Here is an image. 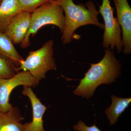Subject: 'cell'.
Here are the masks:
<instances>
[{
    "label": "cell",
    "mask_w": 131,
    "mask_h": 131,
    "mask_svg": "<svg viewBox=\"0 0 131 131\" xmlns=\"http://www.w3.org/2000/svg\"><path fill=\"white\" fill-rule=\"evenodd\" d=\"M121 64L116 59L114 52L110 49L99 62L91 64V66L80 80V84L73 91L75 95L89 99L93 96L96 88L102 84H110L120 75Z\"/></svg>",
    "instance_id": "6da1fadb"
},
{
    "label": "cell",
    "mask_w": 131,
    "mask_h": 131,
    "mask_svg": "<svg viewBox=\"0 0 131 131\" xmlns=\"http://www.w3.org/2000/svg\"><path fill=\"white\" fill-rule=\"evenodd\" d=\"M116 11L117 21L122 29V43L124 53L131 52V8L127 0H113Z\"/></svg>",
    "instance_id": "52a82bcc"
},
{
    "label": "cell",
    "mask_w": 131,
    "mask_h": 131,
    "mask_svg": "<svg viewBox=\"0 0 131 131\" xmlns=\"http://www.w3.org/2000/svg\"><path fill=\"white\" fill-rule=\"evenodd\" d=\"M21 12L32 13L38 8L49 2L55 0H18Z\"/></svg>",
    "instance_id": "9a60e30c"
},
{
    "label": "cell",
    "mask_w": 131,
    "mask_h": 131,
    "mask_svg": "<svg viewBox=\"0 0 131 131\" xmlns=\"http://www.w3.org/2000/svg\"><path fill=\"white\" fill-rule=\"evenodd\" d=\"M39 81L28 71H19L13 77L0 79V112H6L13 106L9 96L15 88L20 85L35 88Z\"/></svg>",
    "instance_id": "8992f818"
},
{
    "label": "cell",
    "mask_w": 131,
    "mask_h": 131,
    "mask_svg": "<svg viewBox=\"0 0 131 131\" xmlns=\"http://www.w3.org/2000/svg\"><path fill=\"white\" fill-rule=\"evenodd\" d=\"M63 9L57 0L51 1L42 5L31 13L30 24L28 31L20 46L27 48L30 44V37L35 35L45 26H57L62 33L64 26V15Z\"/></svg>",
    "instance_id": "3957f363"
},
{
    "label": "cell",
    "mask_w": 131,
    "mask_h": 131,
    "mask_svg": "<svg viewBox=\"0 0 131 131\" xmlns=\"http://www.w3.org/2000/svg\"><path fill=\"white\" fill-rule=\"evenodd\" d=\"M111 99L112 104L106 109L105 113L109 121V124L111 125H113L129 106L131 102V98H119L112 95Z\"/></svg>",
    "instance_id": "4fadbf2b"
},
{
    "label": "cell",
    "mask_w": 131,
    "mask_h": 131,
    "mask_svg": "<svg viewBox=\"0 0 131 131\" xmlns=\"http://www.w3.org/2000/svg\"><path fill=\"white\" fill-rule=\"evenodd\" d=\"M21 12L18 0H2L0 4V32L5 33L13 17Z\"/></svg>",
    "instance_id": "7c38bea8"
},
{
    "label": "cell",
    "mask_w": 131,
    "mask_h": 131,
    "mask_svg": "<svg viewBox=\"0 0 131 131\" xmlns=\"http://www.w3.org/2000/svg\"><path fill=\"white\" fill-rule=\"evenodd\" d=\"M0 56L11 61L17 68L20 66L24 60L5 33L0 32Z\"/></svg>",
    "instance_id": "8fae6325"
},
{
    "label": "cell",
    "mask_w": 131,
    "mask_h": 131,
    "mask_svg": "<svg viewBox=\"0 0 131 131\" xmlns=\"http://www.w3.org/2000/svg\"><path fill=\"white\" fill-rule=\"evenodd\" d=\"M54 41L48 40L41 48L29 52L26 59L17 68V72L20 70L28 71L39 82L45 78L46 73L57 69L54 56Z\"/></svg>",
    "instance_id": "277c9868"
},
{
    "label": "cell",
    "mask_w": 131,
    "mask_h": 131,
    "mask_svg": "<svg viewBox=\"0 0 131 131\" xmlns=\"http://www.w3.org/2000/svg\"><path fill=\"white\" fill-rule=\"evenodd\" d=\"M2 0H0V4L2 2Z\"/></svg>",
    "instance_id": "e0dca14e"
},
{
    "label": "cell",
    "mask_w": 131,
    "mask_h": 131,
    "mask_svg": "<svg viewBox=\"0 0 131 131\" xmlns=\"http://www.w3.org/2000/svg\"><path fill=\"white\" fill-rule=\"evenodd\" d=\"M57 1L65 14L64 28L62 37L64 44L71 42L74 32L80 27L91 24L104 29V25L98 20L99 12L92 1L88 2L85 5H76L73 0Z\"/></svg>",
    "instance_id": "7a4b0ae2"
},
{
    "label": "cell",
    "mask_w": 131,
    "mask_h": 131,
    "mask_svg": "<svg viewBox=\"0 0 131 131\" xmlns=\"http://www.w3.org/2000/svg\"><path fill=\"white\" fill-rule=\"evenodd\" d=\"M31 13L21 12L15 15L8 26L5 33L14 44H20L25 37L30 24Z\"/></svg>",
    "instance_id": "ba28073f"
},
{
    "label": "cell",
    "mask_w": 131,
    "mask_h": 131,
    "mask_svg": "<svg viewBox=\"0 0 131 131\" xmlns=\"http://www.w3.org/2000/svg\"><path fill=\"white\" fill-rule=\"evenodd\" d=\"M98 12L103 16L105 23L103 47L107 49L110 46L112 50L116 47L117 52H120L123 47L121 30L117 19L114 16L113 9L109 0H102Z\"/></svg>",
    "instance_id": "5b68a950"
},
{
    "label": "cell",
    "mask_w": 131,
    "mask_h": 131,
    "mask_svg": "<svg viewBox=\"0 0 131 131\" xmlns=\"http://www.w3.org/2000/svg\"><path fill=\"white\" fill-rule=\"evenodd\" d=\"M22 94L29 98L32 111V121L24 124L25 131H46L43 127V117L47 107L41 103L31 87L24 86Z\"/></svg>",
    "instance_id": "9c48e42d"
},
{
    "label": "cell",
    "mask_w": 131,
    "mask_h": 131,
    "mask_svg": "<svg viewBox=\"0 0 131 131\" xmlns=\"http://www.w3.org/2000/svg\"><path fill=\"white\" fill-rule=\"evenodd\" d=\"M24 119L18 108L12 107L6 112H0V131H25Z\"/></svg>",
    "instance_id": "30bf717a"
},
{
    "label": "cell",
    "mask_w": 131,
    "mask_h": 131,
    "mask_svg": "<svg viewBox=\"0 0 131 131\" xmlns=\"http://www.w3.org/2000/svg\"><path fill=\"white\" fill-rule=\"evenodd\" d=\"M73 129L77 131H101L95 124L91 126H88L81 121H78L77 124L74 126Z\"/></svg>",
    "instance_id": "2e32d148"
},
{
    "label": "cell",
    "mask_w": 131,
    "mask_h": 131,
    "mask_svg": "<svg viewBox=\"0 0 131 131\" xmlns=\"http://www.w3.org/2000/svg\"><path fill=\"white\" fill-rule=\"evenodd\" d=\"M17 73V68L11 61L0 56V79L10 78Z\"/></svg>",
    "instance_id": "5bb4252c"
}]
</instances>
